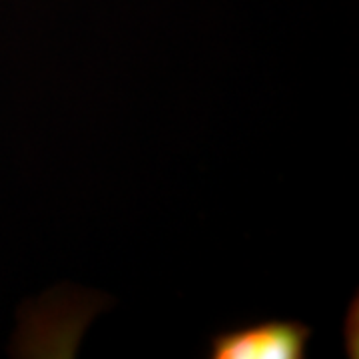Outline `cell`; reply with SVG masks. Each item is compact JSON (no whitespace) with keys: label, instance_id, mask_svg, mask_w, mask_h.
<instances>
[{"label":"cell","instance_id":"obj_1","mask_svg":"<svg viewBox=\"0 0 359 359\" xmlns=\"http://www.w3.org/2000/svg\"><path fill=\"white\" fill-rule=\"evenodd\" d=\"M311 330L299 321H262L212 339L214 359H302Z\"/></svg>","mask_w":359,"mask_h":359}]
</instances>
